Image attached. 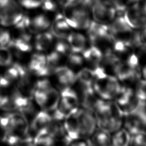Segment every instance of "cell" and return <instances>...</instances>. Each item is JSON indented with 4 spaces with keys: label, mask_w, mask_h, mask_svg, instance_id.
<instances>
[{
    "label": "cell",
    "mask_w": 146,
    "mask_h": 146,
    "mask_svg": "<svg viewBox=\"0 0 146 146\" xmlns=\"http://www.w3.org/2000/svg\"><path fill=\"white\" fill-rule=\"evenodd\" d=\"M66 39L72 52L82 53L90 45L87 36L80 31L72 30Z\"/></svg>",
    "instance_id": "d6986e66"
},
{
    "label": "cell",
    "mask_w": 146,
    "mask_h": 146,
    "mask_svg": "<svg viewBox=\"0 0 146 146\" xmlns=\"http://www.w3.org/2000/svg\"><path fill=\"white\" fill-rule=\"evenodd\" d=\"M94 71L95 79L92 88L95 93L101 99L114 101L121 86L118 79L114 76L104 73L100 67Z\"/></svg>",
    "instance_id": "7a4b0ae2"
},
{
    "label": "cell",
    "mask_w": 146,
    "mask_h": 146,
    "mask_svg": "<svg viewBox=\"0 0 146 146\" xmlns=\"http://www.w3.org/2000/svg\"><path fill=\"white\" fill-rule=\"evenodd\" d=\"M27 68L33 75L40 78H45L50 75L47 67L46 54L35 51L30 57Z\"/></svg>",
    "instance_id": "4fadbf2b"
},
{
    "label": "cell",
    "mask_w": 146,
    "mask_h": 146,
    "mask_svg": "<svg viewBox=\"0 0 146 146\" xmlns=\"http://www.w3.org/2000/svg\"><path fill=\"white\" fill-rule=\"evenodd\" d=\"M52 20V17L41 10L29 14V31L34 35L49 30Z\"/></svg>",
    "instance_id": "8fae6325"
},
{
    "label": "cell",
    "mask_w": 146,
    "mask_h": 146,
    "mask_svg": "<svg viewBox=\"0 0 146 146\" xmlns=\"http://www.w3.org/2000/svg\"><path fill=\"white\" fill-rule=\"evenodd\" d=\"M140 38L143 44L146 45V26L141 29V31H139Z\"/></svg>",
    "instance_id": "60d3db41"
},
{
    "label": "cell",
    "mask_w": 146,
    "mask_h": 146,
    "mask_svg": "<svg viewBox=\"0 0 146 146\" xmlns=\"http://www.w3.org/2000/svg\"><path fill=\"white\" fill-rule=\"evenodd\" d=\"M63 1L64 3H67V2H74L76 0H62Z\"/></svg>",
    "instance_id": "ee69618b"
},
{
    "label": "cell",
    "mask_w": 146,
    "mask_h": 146,
    "mask_svg": "<svg viewBox=\"0 0 146 146\" xmlns=\"http://www.w3.org/2000/svg\"><path fill=\"white\" fill-rule=\"evenodd\" d=\"M139 60V72L141 79L146 81V48H143L136 52Z\"/></svg>",
    "instance_id": "836d02e7"
},
{
    "label": "cell",
    "mask_w": 146,
    "mask_h": 146,
    "mask_svg": "<svg viewBox=\"0 0 146 146\" xmlns=\"http://www.w3.org/2000/svg\"><path fill=\"white\" fill-rule=\"evenodd\" d=\"M52 49L66 58L71 52L66 38H55Z\"/></svg>",
    "instance_id": "4dcf8cb0"
},
{
    "label": "cell",
    "mask_w": 146,
    "mask_h": 146,
    "mask_svg": "<svg viewBox=\"0 0 146 146\" xmlns=\"http://www.w3.org/2000/svg\"><path fill=\"white\" fill-rule=\"evenodd\" d=\"M95 79V71L84 67L76 72V83L83 86H92Z\"/></svg>",
    "instance_id": "4316f807"
},
{
    "label": "cell",
    "mask_w": 146,
    "mask_h": 146,
    "mask_svg": "<svg viewBox=\"0 0 146 146\" xmlns=\"http://www.w3.org/2000/svg\"><path fill=\"white\" fill-rule=\"evenodd\" d=\"M128 146H146V132L131 136Z\"/></svg>",
    "instance_id": "74e56055"
},
{
    "label": "cell",
    "mask_w": 146,
    "mask_h": 146,
    "mask_svg": "<svg viewBox=\"0 0 146 146\" xmlns=\"http://www.w3.org/2000/svg\"><path fill=\"white\" fill-rule=\"evenodd\" d=\"M7 116L9 121L10 131L6 135L15 134L22 137L29 136V123L23 115L18 112L9 113Z\"/></svg>",
    "instance_id": "5bb4252c"
},
{
    "label": "cell",
    "mask_w": 146,
    "mask_h": 146,
    "mask_svg": "<svg viewBox=\"0 0 146 146\" xmlns=\"http://www.w3.org/2000/svg\"><path fill=\"white\" fill-rule=\"evenodd\" d=\"M52 120L48 112L43 110L39 111L29 123L28 133L30 132V136L33 138L38 133L46 129Z\"/></svg>",
    "instance_id": "2e32d148"
},
{
    "label": "cell",
    "mask_w": 146,
    "mask_h": 146,
    "mask_svg": "<svg viewBox=\"0 0 146 146\" xmlns=\"http://www.w3.org/2000/svg\"><path fill=\"white\" fill-rule=\"evenodd\" d=\"M62 13L73 30L86 31L92 21L90 8L77 1L64 3Z\"/></svg>",
    "instance_id": "6da1fadb"
},
{
    "label": "cell",
    "mask_w": 146,
    "mask_h": 146,
    "mask_svg": "<svg viewBox=\"0 0 146 146\" xmlns=\"http://www.w3.org/2000/svg\"><path fill=\"white\" fill-rule=\"evenodd\" d=\"M90 10L92 20L103 25H109L117 14L114 7L107 0H95Z\"/></svg>",
    "instance_id": "8992f818"
},
{
    "label": "cell",
    "mask_w": 146,
    "mask_h": 146,
    "mask_svg": "<svg viewBox=\"0 0 146 146\" xmlns=\"http://www.w3.org/2000/svg\"><path fill=\"white\" fill-rule=\"evenodd\" d=\"M116 77L121 86L133 87L141 79L139 69L133 68L121 63Z\"/></svg>",
    "instance_id": "9a60e30c"
},
{
    "label": "cell",
    "mask_w": 146,
    "mask_h": 146,
    "mask_svg": "<svg viewBox=\"0 0 146 146\" xmlns=\"http://www.w3.org/2000/svg\"><path fill=\"white\" fill-rule=\"evenodd\" d=\"M82 54L84 60L85 67L92 70L100 67L104 54L97 47L90 44Z\"/></svg>",
    "instance_id": "ffe728a7"
},
{
    "label": "cell",
    "mask_w": 146,
    "mask_h": 146,
    "mask_svg": "<svg viewBox=\"0 0 146 146\" xmlns=\"http://www.w3.org/2000/svg\"><path fill=\"white\" fill-rule=\"evenodd\" d=\"M124 115L117 108L113 111L101 117L96 118L98 126L110 133L123 128Z\"/></svg>",
    "instance_id": "7c38bea8"
},
{
    "label": "cell",
    "mask_w": 146,
    "mask_h": 146,
    "mask_svg": "<svg viewBox=\"0 0 146 146\" xmlns=\"http://www.w3.org/2000/svg\"><path fill=\"white\" fill-rule=\"evenodd\" d=\"M123 128L130 136L146 132V118L138 110L124 115Z\"/></svg>",
    "instance_id": "30bf717a"
},
{
    "label": "cell",
    "mask_w": 146,
    "mask_h": 146,
    "mask_svg": "<svg viewBox=\"0 0 146 146\" xmlns=\"http://www.w3.org/2000/svg\"><path fill=\"white\" fill-rule=\"evenodd\" d=\"M88 139L91 146H110V133L98 127Z\"/></svg>",
    "instance_id": "cb8c5ba5"
},
{
    "label": "cell",
    "mask_w": 146,
    "mask_h": 146,
    "mask_svg": "<svg viewBox=\"0 0 146 146\" xmlns=\"http://www.w3.org/2000/svg\"><path fill=\"white\" fill-rule=\"evenodd\" d=\"M121 65V61L111 51L104 54L100 67L106 74L116 77Z\"/></svg>",
    "instance_id": "44dd1931"
},
{
    "label": "cell",
    "mask_w": 146,
    "mask_h": 146,
    "mask_svg": "<svg viewBox=\"0 0 146 146\" xmlns=\"http://www.w3.org/2000/svg\"><path fill=\"white\" fill-rule=\"evenodd\" d=\"M66 58L67 66L76 73L85 67V62L82 53L71 51Z\"/></svg>",
    "instance_id": "83f0119b"
},
{
    "label": "cell",
    "mask_w": 146,
    "mask_h": 146,
    "mask_svg": "<svg viewBox=\"0 0 146 146\" xmlns=\"http://www.w3.org/2000/svg\"><path fill=\"white\" fill-rule=\"evenodd\" d=\"M64 4L62 0H44L40 9L53 18L55 15L62 12Z\"/></svg>",
    "instance_id": "484cf974"
},
{
    "label": "cell",
    "mask_w": 146,
    "mask_h": 146,
    "mask_svg": "<svg viewBox=\"0 0 146 146\" xmlns=\"http://www.w3.org/2000/svg\"><path fill=\"white\" fill-rule=\"evenodd\" d=\"M73 30L70 26L62 12L55 15L52 20L50 31L55 38H66Z\"/></svg>",
    "instance_id": "ac0fdd59"
},
{
    "label": "cell",
    "mask_w": 146,
    "mask_h": 146,
    "mask_svg": "<svg viewBox=\"0 0 146 146\" xmlns=\"http://www.w3.org/2000/svg\"><path fill=\"white\" fill-rule=\"evenodd\" d=\"M143 8H144V10H145V13H146V0H145V1L144 2V3H143Z\"/></svg>",
    "instance_id": "f6af8a7d"
},
{
    "label": "cell",
    "mask_w": 146,
    "mask_h": 146,
    "mask_svg": "<svg viewBox=\"0 0 146 146\" xmlns=\"http://www.w3.org/2000/svg\"><path fill=\"white\" fill-rule=\"evenodd\" d=\"M56 108L51 112L52 119L62 121L75 113L80 108L79 99L75 89L72 87L62 90Z\"/></svg>",
    "instance_id": "3957f363"
},
{
    "label": "cell",
    "mask_w": 146,
    "mask_h": 146,
    "mask_svg": "<svg viewBox=\"0 0 146 146\" xmlns=\"http://www.w3.org/2000/svg\"><path fill=\"white\" fill-rule=\"evenodd\" d=\"M67 146H91L88 139L80 137L71 141Z\"/></svg>",
    "instance_id": "f35d334b"
},
{
    "label": "cell",
    "mask_w": 146,
    "mask_h": 146,
    "mask_svg": "<svg viewBox=\"0 0 146 146\" xmlns=\"http://www.w3.org/2000/svg\"><path fill=\"white\" fill-rule=\"evenodd\" d=\"M131 136L123 128L110 133V146H128Z\"/></svg>",
    "instance_id": "d4e9b609"
},
{
    "label": "cell",
    "mask_w": 146,
    "mask_h": 146,
    "mask_svg": "<svg viewBox=\"0 0 146 146\" xmlns=\"http://www.w3.org/2000/svg\"><path fill=\"white\" fill-rule=\"evenodd\" d=\"M115 9L117 13L121 14L131 5L139 2L140 0H107Z\"/></svg>",
    "instance_id": "1f68e13d"
},
{
    "label": "cell",
    "mask_w": 146,
    "mask_h": 146,
    "mask_svg": "<svg viewBox=\"0 0 146 146\" xmlns=\"http://www.w3.org/2000/svg\"><path fill=\"white\" fill-rule=\"evenodd\" d=\"M14 56L7 47H0V66L8 67L13 63Z\"/></svg>",
    "instance_id": "d6a6232c"
},
{
    "label": "cell",
    "mask_w": 146,
    "mask_h": 146,
    "mask_svg": "<svg viewBox=\"0 0 146 146\" xmlns=\"http://www.w3.org/2000/svg\"><path fill=\"white\" fill-rule=\"evenodd\" d=\"M75 114L78 120L80 137L88 139L98 127L94 112L91 110L80 107Z\"/></svg>",
    "instance_id": "52a82bcc"
},
{
    "label": "cell",
    "mask_w": 146,
    "mask_h": 146,
    "mask_svg": "<svg viewBox=\"0 0 146 146\" xmlns=\"http://www.w3.org/2000/svg\"><path fill=\"white\" fill-rule=\"evenodd\" d=\"M46 129L55 141H61L67 146L71 141L67 136L61 121L52 119Z\"/></svg>",
    "instance_id": "7402d4cb"
},
{
    "label": "cell",
    "mask_w": 146,
    "mask_h": 146,
    "mask_svg": "<svg viewBox=\"0 0 146 146\" xmlns=\"http://www.w3.org/2000/svg\"><path fill=\"white\" fill-rule=\"evenodd\" d=\"M55 142L46 129L39 132L33 137L34 146H54Z\"/></svg>",
    "instance_id": "f546056e"
},
{
    "label": "cell",
    "mask_w": 146,
    "mask_h": 146,
    "mask_svg": "<svg viewBox=\"0 0 146 146\" xmlns=\"http://www.w3.org/2000/svg\"><path fill=\"white\" fill-rule=\"evenodd\" d=\"M13 33L8 28L0 26V47H8L13 39Z\"/></svg>",
    "instance_id": "8d00e7d4"
},
{
    "label": "cell",
    "mask_w": 146,
    "mask_h": 146,
    "mask_svg": "<svg viewBox=\"0 0 146 146\" xmlns=\"http://www.w3.org/2000/svg\"><path fill=\"white\" fill-rule=\"evenodd\" d=\"M25 10L16 0H9L0 6V26L14 27L22 18Z\"/></svg>",
    "instance_id": "5b68a950"
},
{
    "label": "cell",
    "mask_w": 146,
    "mask_h": 146,
    "mask_svg": "<svg viewBox=\"0 0 146 146\" xmlns=\"http://www.w3.org/2000/svg\"><path fill=\"white\" fill-rule=\"evenodd\" d=\"M51 75L53 76L56 88L60 91L72 87L76 82V73L67 65L59 66Z\"/></svg>",
    "instance_id": "9c48e42d"
},
{
    "label": "cell",
    "mask_w": 146,
    "mask_h": 146,
    "mask_svg": "<svg viewBox=\"0 0 146 146\" xmlns=\"http://www.w3.org/2000/svg\"><path fill=\"white\" fill-rule=\"evenodd\" d=\"M66 58L59 54L54 50L51 49L46 54L47 67L50 72V75L59 66H62V60Z\"/></svg>",
    "instance_id": "f1b7e54d"
},
{
    "label": "cell",
    "mask_w": 146,
    "mask_h": 146,
    "mask_svg": "<svg viewBox=\"0 0 146 146\" xmlns=\"http://www.w3.org/2000/svg\"><path fill=\"white\" fill-rule=\"evenodd\" d=\"M123 15L128 25L133 30H140L146 26V13L143 5L139 2L127 8Z\"/></svg>",
    "instance_id": "ba28073f"
},
{
    "label": "cell",
    "mask_w": 146,
    "mask_h": 146,
    "mask_svg": "<svg viewBox=\"0 0 146 146\" xmlns=\"http://www.w3.org/2000/svg\"><path fill=\"white\" fill-rule=\"evenodd\" d=\"M25 10L34 11L40 9L44 0H16Z\"/></svg>",
    "instance_id": "d590c367"
},
{
    "label": "cell",
    "mask_w": 146,
    "mask_h": 146,
    "mask_svg": "<svg viewBox=\"0 0 146 146\" xmlns=\"http://www.w3.org/2000/svg\"><path fill=\"white\" fill-rule=\"evenodd\" d=\"M55 37L49 30L33 35V44L35 51L47 52L52 49Z\"/></svg>",
    "instance_id": "e0dca14e"
},
{
    "label": "cell",
    "mask_w": 146,
    "mask_h": 146,
    "mask_svg": "<svg viewBox=\"0 0 146 146\" xmlns=\"http://www.w3.org/2000/svg\"><path fill=\"white\" fill-rule=\"evenodd\" d=\"M0 90H1V89H0Z\"/></svg>",
    "instance_id": "bcb514c9"
},
{
    "label": "cell",
    "mask_w": 146,
    "mask_h": 146,
    "mask_svg": "<svg viewBox=\"0 0 146 146\" xmlns=\"http://www.w3.org/2000/svg\"><path fill=\"white\" fill-rule=\"evenodd\" d=\"M76 1H78L80 3L90 7V9H91V7L92 3L95 1V0H76Z\"/></svg>",
    "instance_id": "b9f144b4"
},
{
    "label": "cell",
    "mask_w": 146,
    "mask_h": 146,
    "mask_svg": "<svg viewBox=\"0 0 146 146\" xmlns=\"http://www.w3.org/2000/svg\"><path fill=\"white\" fill-rule=\"evenodd\" d=\"M133 88L141 103L146 102V81L140 79Z\"/></svg>",
    "instance_id": "e575fe53"
},
{
    "label": "cell",
    "mask_w": 146,
    "mask_h": 146,
    "mask_svg": "<svg viewBox=\"0 0 146 146\" xmlns=\"http://www.w3.org/2000/svg\"><path fill=\"white\" fill-rule=\"evenodd\" d=\"M63 125L66 135L70 140L80 137L78 120L75 113L65 118L63 120Z\"/></svg>",
    "instance_id": "603a6c76"
},
{
    "label": "cell",
    "mask_w": 146,
    "mask_h": 146,
    "mask_svg": "<svg viewBox=\"0 0 146 146\" xmlns=\"http://www.w3.org/2000/svg\"><path fill=\"white\" fill-rule=\"evenodd\" d=\"M5 137V132L0 121V141H3Z\"/></svg>",
    "instance_id": "7bdbcfd3"
},
{
    "label": "cell",
    "mask_w": 146,
    "mask_h": 146,
    "mask_svg": "<svg viewBox=\"0 0 146 146\" xmlns=\"http://www.w3.org/2000/svg\"><path fill=\"white\" fill-rule=\"evenodd\" d=\"M13 83L10 82L3 74L0 75V89L3 90L10 87Z\"/></svg>",
    "instance_id": "ab89813d"
},
{
    "label": "cell",
    "mask_w": 146,
    "mask_h": 146,
    "mask_svg": "<svg viewBox=\"0 0 146 146\" xmlns=\"http://www.w3.org/2000/svg\"><path fill=\"white\" fill-rule=\"evenodd\" d=\"M114 102L123 115L133 113L139 108L141 102L136 95L133 87L121 86Z\"/></svg>",
    "instance_id": "277c9868"
}]
</instances>
